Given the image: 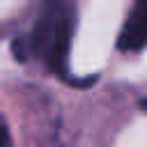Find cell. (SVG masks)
<instances>
[{"mask_svg":"<svg viewBox=\"0 0 147 147\" xmlns=\"http://www.w3.org/2000/svg\"><path fill=\"white\" fill-rule=\"evenodd\" d=\"M74 30V7L69 0H44L25 39L30 53L55 76L69 74V48Z\"/></svg>","mask_w":147,"mask_h":147,"instance_id":"1","label":"cell"},{"mask_svg":"<svg viewBox=\"0 0 147 147\" xmlns=\"http://www.w3.org/2000/svg\"><path fill=\"white\" fill-rule=\"evenodd\" d=\"M119 51L138 53L147 46V0H136L117 39Z\"/></svg>","mask_w":147,"mask_h":147,"instance_id":"2","label":"cell"},{"mask_svg":"<svg viewBox=\"0 0 147 147\" xmlns=\"http://www.w3.org/2000/svg\"><path fill=\"white\" fill-rule=\"evenodd\" d=\"M11 53H14V57L18 62H25L28 60V41H25V37H16L11 41Z\"/></svg>","mask_w":147,"mask_h":147,"instance_id":"3","label":"cell"},{"mask_svg":"<svg viewBox=\"0 0 147 147\" xmlns=\"http://www.w3.org/2000/svg\"><path fill=\"white\" fill-rule=\"evenodd\" d=\"M0 147H11V136H9V129L2 117H0Z\"/></svg>","mask_w":147,"mask_h":147,"instance_id":"4","label":"cell"}]
</instances>
